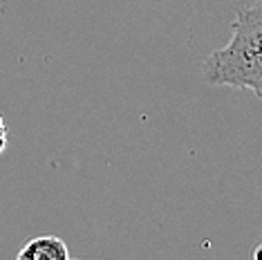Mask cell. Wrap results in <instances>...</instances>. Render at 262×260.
I'll list each match as a JSON object with an SVG mask.
<instances>
[{"label": "cell", "mask_w": 262, "mask_h": 260, "mask_svg": "<svg viewBox=\"0 0 262 260\" xmlns=\"http://www.w3.org/2000/svg\"><path fill=\"white\" fill-rule=\"evenodd\" d=\"M200 74L211 85L249 90L262 99V0L237 11L229 43L202 61Z\"/></svg>", "instance_id": "obj_1"}, {"label": "cell", "mask_w": 262, "mask_h": 260, "mask_svg": "<svg viewBox=\"0 0 262 260\" xmlns=\"http://www.w3.org/2000/svg\"><path fill=\"white\" fill-rule=\"evenodd\" d=\"M20 260H68L70 249L65 242L56 235H40V238L29 240L18 251Z\"/></svg>", "instance_id": "obj_2"}, {"label": "cell", "mask_w": 262, "mask_h": 260, "mask_svg": "<svg viewBox=\"0 0 262 260\" xmlns=\"http://www.w3.org/2000/svg\"><path fill=\"white\" fill-rule=\"evenodd\" d=\"M9 146V135H7V126H5L3 117H0V155H3L5 150H7Z\"/></svg>", "instance_id": "obj_3"}, {"label": "cell", "mask_w": 262, "mask_h": 260, "mask_svg": "<svg viewBox=\"0 0 262 260\" xmlns=\"http://www.w3.org/2000/svg\"><path fill=\"white\" fill-rule=\"evenodd\" d=\"M253 260H262V242L253 249Z\"/></svg>", "instance_id": "obj_4"}]
</instances>
